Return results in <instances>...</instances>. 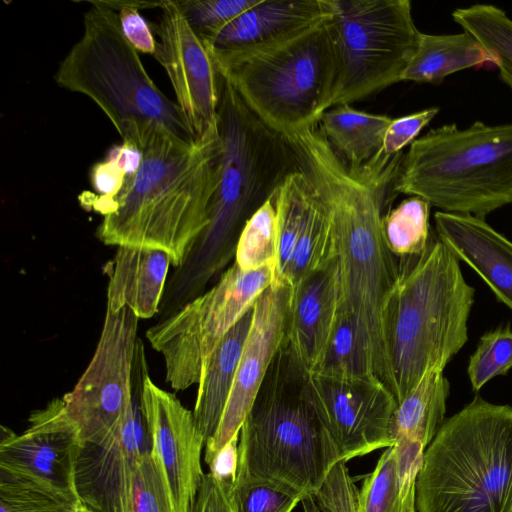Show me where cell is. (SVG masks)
<instances>
[{
	"instance_id": "obj_27",
	"label": "cell",
	"mask_w": 512,
	"mask_h": 512,
	"mask_svg": "<svg viewBox=\"0 0 512 512\" xmlns=\"http://www.w3.org/2000/svg\"><path fill=\"white\" fill-rule=\"evenodd\" d=\"M313 190L311 179L302 169L291 173L285 179L274 198L278 256L273 284H287V275Z\"/></svg>"
},
{
	"instance_id": "obj_33",
	"label": "cell",
	"mask_w": 512,
	"mask_h": 512,
	"mask_svg": "<svg viewBox=\"0 0 512 512\" xmlns=\"http://www.w3.org/2000/svg\"><path fill=\"white\" fill-rule=\"evenodd\" d=\"M278 256V232L274 199L265 202L245 224L235 253L236 265L244 270L273 265Z\"/></svg>"
},
{
	"instance_id": "obj_2",
	"label": "cell",
	"mask_w": 512,
	"mask_h": 512,
	"mask_svg": "<svg viewBox=\"0 0 512 512\" xmlns=\"http://www.w3.org/2000/svg\"><path fill=\"white\" fill-rule=\"evenodd\" d=\"M220 149L218 126L194 141L155 136L119 194L91 201L103 215L97 237L106 245L163 251L172 266H182L209 224Z\"/></svg>"
},
{
	"instance_id": "obj_32",
	"label": "cell",
	"mask_w": 512,
	"mask_h": 512,
	"mask_svg": "<svg viewBox=\"0 0 512 512\" xmlns=\"http://www.w3.org/2000/svg\"><path fill=\"white\" fill-rule=\"evenodd\" d=\"M77 502L38 480L0 469V512H69Z\"/></svg>"
},
{
	"instance_id": "obj_17",
	"label": "cell",
	"mask_w": 512,
	"mask_h": 512,
	"mask_svg": "<svg viewBox=\"0 0 512 512\" xmlns=\"http://www.w3.org/2000/svg\"><path fill=\"white\" fill-rule=\"evenodd\" d=\"M289 302V285L272 284L254 303L253 320L226 406L214 436L205 444L206 464L240 434L268 368L285 343Z\"/></svg>"
},
{
	"instance_id": "obj_20",
	"label": "cell",
	"mask_w": 512,
	"mask_h": 512,
	"mask_svg": "<svg viewBox=\"0 0 512 512\" xmlns=\"http://www.w3.org/2000/svg\"><path fill=\"white\" fill-rule=\"evenodd\" d=\"M437 237L512 310V241L481 217L438 211Z\"/></svg>"
},
{
	"instance_id": "obj_36",
	"label": "cell",
	"mask_w": 512,
	"mask_h": 512,
	"mask_svg": "<svg viewBox=\"0 0 512 512\" xmlns=\"http://www.w3.org/2000/svg\"><path fill=\"white\" fill-rule=\"evenodd\" d=\"M260 0H181L184 15L204 43L211 42L232 20Z\"/></svg>"
},
{
	"instance_id": "obj_9",
	"label": "cell",
	"mask_w": 512,
	"mask_h": 512,
	"mask_svg": "<svg viewBox=\"0 0 512 512\" xmlns=\"http://www.w3.org/2000/svg\"><path fill=\"white\" fill-rule=\"evenodd\" d=\"M212 59L246 106L288 140L318 126L333 106L336 64L327 14L275 45Z\"/></svg>"
},
{
	"instance_id": "obj_40",
	"label": "cell",
	"mask_w": 512,
	"mask_h": 512,
	"mask_svg": "<svg viewBox=\"0 0 512 512\" xmlns=\"http://www.w3.org/2000/svg\"><path fill=\"white\" fill-rule=\"evenodd\" d=\"M439 109L427 108L392 119L386 129L382 146L374 155L379 160H390L411 145L422 129L437 115Z\"/></svg>"
},
{
	"instance_id": "obj_34",
	"label": "cell",
	"mask_w": 512,
	"mask_h": 512,
	"mask_svg": "<svg viewBox=\"0 0 512 512\" xmlns=\"http://www.w3.org/2000/svg\"><path fill=\"white\" fill-rule=\"evenodd\" d=\"M232 512H292L303 498L272 484L236 475L229 488Z\"/></svg>"
},
{
	"instance_id": "obj_14",
	"label": "cell",
	"mask_w": 512,
	"mask_h": 512,
	"mask_svg": "<svg viewBox=\"0 0 512 512\" xmlns=\"http://www.w3.org/2000/svg\"><path fill=\"white\" fill-rule=\"evenodd\" d=\"M154 57L165 69L176 104L194 138L217 126L221 76L178 1H162Z\"/></svg>"
},
{
	"instance_id": "obj_22",
	"label": "cell",
	"mask_w": 512,
	"mask_h": 512,
	"mask_svg": "<svg viewBox=\"0 0 512 512\" xmlns=\"http://www.w3.org/2000/svg\"><path fill=\"white\" fill-rule=\"evenodd\" d=\"M425 447L398 440L386 448L358 493V512H416V479Z\"/></svg>"
},
{
	"instance_id": "obj_43",
	"label": "cell",
	"mask_w": 512,
	"mask_h": 512,
	"mask_svg": "<svg viewBox=\"0 0 512 512\" xmlns=\"http://www.w3.org/2000/svg\"><path fill=\"white\" fill-rule=\"evenodd\" d=\"M239 435L234 436L226 443L207 463L209 473L218 480L232 485L235 481L238 468Z\"/></svg>"
},
{
	"instance_id": "obj_35",
	"label": "cell",
	"mask_w": 512,
	"mask_h": 512,
	"mask_svg": "<svg viewBox=\"0 0 512 512\" xmlns=\"http://www.w3.org/2000/svg\"><path fill=\"white\" fill-rule=\"evenodd\" d=\"M512 368V330L509 326L486 332L468 364V376L474 391Z\"/></svg>"
},
{
	"instance_id": "obj_41",
	"label": "cell",
	"mask_w": 512,
	"mask_h": 512,
	"mask_svg": "<svg viewBox=\"0 0 512 512\" xmlns=\"http://www.w3.org/2000/svg\"><path fill=\"white\" fill-rule=\"evenodd\" d=\"M127 175L123 168L114 160L105 157L93 165L90 171L91 185L101 200H112L121 191Z\"/></svg>"
},
{
	"instance_id": "obj_42",
	"label": "cell",
	"mask_w": 512,
	"mask_h": 512,
	"mask_svg": "<svg viewBox=\"0 0 512 512\" xmlns=\"http://www.w3.org/2000/svg\"><path fill=\"white\" fill-rule=\"evenodd\" d=\"M230 486L210 473L205 474L192 512H232L229 500Z\"/></svg>"
},
{
	"instance_id": "obj_5",
	"label": "cell",
	"mask_w": 512,
	"mask_h": 512,
	"mask_svg": "<svg viewBox=\"0 0 512 512\" xmlns=\"http://www.w3.org/2000/svg\"><path fill=\"white\" fill-rule=\"evenodd\" d=\"M87 3L82 35L60 62L55 82L91 99L122 143L140 151L160 134L194 141L177 104L155 85L124 36L118 13L100 0Z\"/></svg>"
},
{
	"instance_id": "obj_25",
	"label": "cell",
	"mask_w": 512,
	"mask_h": 512,
	"mask_svg": "<svg viewBox=\"0 0 512 512\" xmlns=\"http://www.w3.org/2000/svg\"><path fill=\"white\" fill-rule=\"evenodd\" d=\"M392 119L341 104L323 114L318 129L345 164L360 167L380 150Z\"/></svg>"
},
{
	"instance_id": "obj_19",
	"label": "cell",
	"mask_w": 512,
	"mask_h": 512,
	"mask_svg": "<svg viewBox=\"0 0 512 512\" xmlns=\"http://www.w3.org/2000/svg\"><path fill=\"white\" fill-rule=\"evenodd\" d=\"M325 16L322 0H260L205 45L217 57L254 52L298 34Z\"/></svg>"
},
{
	"instance_id": "obj_37",
	"label": "cell",
	"mask_w": 512,
	"mask_h": 512,
	"mask_svg": "<svg viewBox=\"0 0 512 512\" xmlns=\"http://www.w3.org/2000/svg\"><path fill=\"white\" fill-rule=\"evenodd\" d=\"M131 512H174L163 474L150 447L137 460Z\"/></svg>"
},
{
	"instance_id": "obj_23",
	"label": "cell",
	"mask_w": 512,
	"mask_h": 512,
	"mask_svg": "<svg viewBox=\"0 0 512 512\" xmlns=\"http://www.w3.org/2000/svg\"><path fill=\"white\" fill-rule=\"evenodd\" d=\"M253 320V307L225 334L203 365L193 415L205 444L226 406Z\"/></svg>"
},
{
	"instance_id": "obj_12",
	"label": "cell",
	"mask_w": 512,
	"mask_h": 512,
	"mask_svg": "<svg viewBox=\"0 0 512 512\" xmlns=\"http://www.w3.org/2000/svg\"><path fill=\"white\" fill-rule=\"evenodd\" d=\"M304 390L343 461L394 445L391 426L397 403L380 381L311 373Z\"/></svg>"
},
{
	"instance_id": "obj_15",
	"label": "cell",
	"mask_w": 512,
	"mask_h": 512,
	"mask_svg": "<svg viewBox=\"0 0 512 512\" xmlns=\"http://www.w3.org/2000/svg\"><path fill=\"white\" fill-rule=\"evenodd\" d=\"M28 424L21 434L1 426L0 469L38 480L80 501L76 469L85 443L63 398L34 410Z\"/></svg>"
},
{
	"instance_id": "obj_29",
	"label": "cell",
	"mask_w": 512,
	"mask_h": 512,
	"mask_svg": "<svg viewBox=\"0 0 512 512\" xmlns=\"http://www.w3.org/2000/svg\"><path fill=\"white\" fill-rule=\"evenodd\" d=\"M333 256L329 213L314 186L287 275V285L290 289L294 288L308 275L325 265Z\"/></svg>"
},
{
	"instance_id": "obj_8",
	"label": "cell",
	"mask_w": 512,
	"mask_h": 512,
	"mask_svg": "<svg viewBox=\"0 0 512 512\" xmlns=\"http://www.w3.org/2000/svg\"><path fill=\"white\" fill-rule=\"evenodd\" d=\"M394 191L481 218L512 203V123L429 130L404 154Z\"/></svg>"
},
{
	"instance_id": "obj_1",
	"label": "cell",
	"mask_w": 512,
	"mask_h": 512,
	"mask_svg": "<svg viewBox=\"0 0 512 512\" xmlns=\"http://www.w3.org/2000/svg\"><path fill=\"white\" fill-rule=\"evenodd\" d=\"M329 213L333 255L338 264L340 306L355 322L375 377L389 390L383 316L398 279L399 260L383 234V209L394 191L404 153L375 158L360 167L345 164L318 128L289 140Z\"/></svg>"
},
{
	"instance_id": "obj_3",
	"label": "cell",
	"mask_w": 512,
	"mask_h": 512,
	"mask_svg": "<svg viewBox=\"0 0 512 512\" xmlns=\"http://www.w3.org/2000/svg\"><path fill=\"white\" fill-rule=\"evenodd\" d=\"M473 303L474 288L459 259L438 237H430L420 254L399 258L383 316L389 391L397 404L464 346Z\"/></svg>"
},
{
	"instance_id": "obj_4",
	"label": "cell",
	"mask_w": 512,
	"mask_h": 512,
	"mask_svg": "<svg viewBox=\"0 0 512 512\" xmlns=\"http://www.w3.org/2000/svg\"><path fill=\"white\" fill-rule=\"evenodd\" d=\"M217 126L221 149L209 224L188 258L197 289L235 257L252 215L291 173L304 169L293 144L263 123L222 76Z\"/></svg>"
},
{
	"instance_id": "obj_13",
	"label": "cell",
	"mask_w": 512,
	"mask_h": 512,
	"mask_svg": "<svg viewBox=\"0 0 512 512\" xmlns=\"http://www.w3.org/2000/svg\"><path fill=\"white\" fill-rule=\"evenodd\" d=\"M147 372L140 341L132 398L119 429L101 445L85 444L78 459L77 494L80 502L93 512H131L137 460L150 447L141 405L142 384Z\"/></svg>"
},
{
	"instance_id": "obj_39",
	"label": "cell",
	"mask_w": 512,
	"mask_h": 512,
	"mask_svg": "<svg viewBox=\"0 0 512 512\" xmlns=\"http://www.w3.org/2000/svg\"><path fill=\"white\" fill-rule=\"evenodd\" d=\"M358 493L346 462L339 460L330 469L314 500L321 512H358Z\"/></svg>"
},
{
	"instance_id": "obj_30",
	"label": "cell",
	"mask_w": 512,
	"mask_h": 512,
	"mask_svg": "<svg viewBox=\"0 0 512 512\" xmlns=\"http://www.w3.org/2000/svg\"><path fill=\"white\" fill-rule=\"evenodd\" d=\"M314 373L378 380L360 332L340 303L325 352Z\"/></svg>"
},
{
	"instance_id": "obj_24",
	"label": "cell",
	"mask_w": 512,
	"mask_h": 512,
	"mask_svg": "<svg viewBox=\"0 0 512 512\" xmlns=\"http://www.w3.org/2000/svg\"><path fill=\"white\" fill-rule=\"evenodd\" d=\"M495 65L494 58L467 32L448 35L420 34L417 50L401 81L436 84L464 69Z\"/></svg>"
},
{
	"instance_id": "obj_16",
	"label": "cell",
	"mask_w": 512,
	"mask_h": 512,
	"mask_svg": "<svg viewBox=\"0 0 512 512\" xmlns=\"http://www.w3.org/2000/svg\"><path fill=\"white\" fill-rule=\"evenodd\" d=\"M150 451L167 485L174 512H192L204 472L205 440L193 412L175 394L158 387L148 372L141 391Z\"/></svg>"
},
{
	"instance_id": "obj_21",
	"label": "cell",
	"mask_w": 512,
	"mask_h": 512,
	"mask_svg": "<svg viewBox=\"0 0 512 512\" xmlns=\"http://www.w3.org/2000/svg\"><path fill=\"white\" fill-rule=\"evenodd\" d=\"M170 257L163 251L119 246L111 262L106 309L129 308L138 319L159 310Z\"/></svg>"
},
{
	"instance_id": "obj_31",
	"label": "cell",
	"mask_w": 512,
	"mask_h": 512,
	"mask_svg": "<svg viewBox=\"0 0 512 512\" xmlns=\"http://www.w3.org/2000/svg\"><path fill=\"white\" fill-rule=\"evenodd\" d=\"M431 205L418 196L404 199L382 217L385 241L398 258L418 255L430 240L429 214Z\"/></svg>"
},
{
	"instance_id": "obj_11",
	"label": "cell",
	"mask_w": 512,
	"mask_h": 512,
	"mask_svg": "<svg viewBox=\"0 0 512 512\" xmlns=\"http://www.w3.org/2000/svg\"><path fill=\"white\" fill-rule=\"evenodd\" d=\"M138 318L127 307L106 309L87 368L62 398L85 444L101 445L119 429L133 393Z\"/></svg>"
},
{
	"instance_id": "obj_26",
	"label": "cell",
	"mask_w": 512,
	"mask_h": 512,
	"mask_svg": "<svg viewBox=\"0 0 512 512\" xmlns=\"http://www.w3.org/2000/svg\"><path fill=\"white\" fill-rule=\"evenodd\" d=\"M449 389L442 369L426 373L397 404L391 426L394 441H416L426 448L444 422Z\"/></svg>"
},
{
	"instance_id": "obj_38",
	"label": "cell",
	"mask_w": 512,
	"mask_h": 512,
	"mask_svg": "<svg viewBox=\"0 0 512 512\" xmlns=\"http://www.w3.org/2000/svg\"><path fill=\"white\" fill-rule=\"evenodd\" d=\"M103 5L118 13L121 30L127 40L141 53L156 56L158 41L151 26L140 14V9L161 7L162 1H101Z\"/></svg>"
},
{
	"instance_id": "obj_7",
	"label": "cell",
	"mask_w": 512,
	"mask_h": 512,
	"mask_svg": "<svg viewBox=\"0 0 512 512\" xmlns=\"http://www.w3.org/2000/svg\"><path fill=\"white\" fill-rule=\"evenodd\" d=\"M417 512H512V407L475 398L426 447Z\"/></svg>"
},
{
	"instance_id": "obj_6",
	"label": "cell",
	"mask_w": 512,
	"mask_h": 512,
	"mask_svg": "<svg viewBox=\"0 0 512 512\" xmlns=\"http://www.w3.org/2000/svg\"><path fill=\"white\" fill-rule=\"evenodd\" d=\"M307 375L284 343L242 424L237 468V475L303 499L314 497L342 460L305 396Z\"/></svg>"
},
{
	"instance_id": "obj_10",
	"label": "cell",
	"mask_w": 512,
	"mask_h": 512,
	"mask_svg": "<svg viewBox=\"0 0 512 512\" xmlns=\"http://www.w3.org/2000/svg\"><path fill=\"white\" fill-rule=\"evenodd\" d=\"M336 64L333 106L351 104L394 83L421 32L409 0H322Z\"/></svg>"
},
{
	"instance_id": "obj_28",
	"label": "cell",
	"mask_w": 512,
	"mask_h": 512,
	"mask_svg": "<svg viewBox=\"0 0 512 512\" xmlns=\"http://www.w3.org/2000/svg\"><path fill=\"white\" fill-rule=\"evenodd\" d=\"M453 20L495 60L502 80L512 88V20L491 4H475L452 12Z\"/></svg>"
},
{
	"instance_id": "obj_44",
	"label": "cell",
	"mask_w": 512,
	"mask_h": 512,
	"mask_svg": "<svg viewBox=\"0 0 512 512\" xmlns=\"http://www.w3.org/2000/svg\"><path fill=\"white\" fill-rule=\"evenodd\" d=\"M69 512H93L91 509H89L86 505L81 503L80 501L77 502Z\"/></svg>"
},
{
	"instance_id": "obj_18",
	"label": "cell",
	"mask_w": 512,
	"mask_h": 512,
	"mask_svg": "<svg viewBox=\"0 0 512 512\" xmlns=\"http://www.w3.org/2000/svg\"><path fill=\"white\" fill-rule=\"evenodd\" d=\"M339 303V273L334 256L290 289L285 343L307 374L318 369Z\"/></svg>"
}]
</instances>
